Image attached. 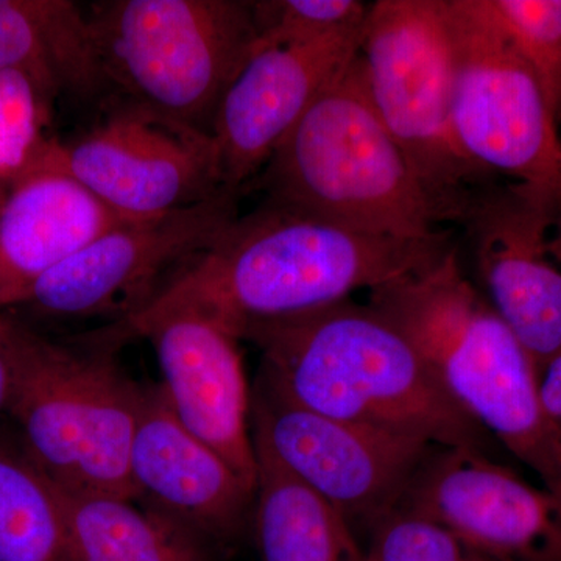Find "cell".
<instances>
[{"label": "cell", "instance_id": "ffe728a7", "mask_svg": "<svg viewBox=\"0 0 561 561\" xmlns=\"http://www.w3.org/2000/svg\"><path fill=\"white\" fill-rule=\"evenodd\" d=\"M61 490L80 561H213L201 534L139 502Z\"/></svg>", "mask_w": 561, "mask_h": 561}, {"label": "cell", "instance_id": "e0dca14e", "mask_svg": "<svg viewBox=\"0 0 561 561\" xmlns=\"http://www.w3.org/2000/svg\"><path fill=\"white\" fill-rule=\"evenodd\" d=\"M58 142L0 203V311L22 305L44 275L124 221L61 168Z\"/></svg>", "mask_w": 561, "mask_h": 561}, {"label": "cell", "instance_id": "30bf717a", "mask_svg": "<svg viewBox=\"0 0 561 561\" xmlns=\"http://www.w3.org/2000/svg\"><path fill=\"white\" fill-rule=\"evenodd\" d=\"M251 432L279 465L334 505L353 529L370 530L400 505L434 446L308 411L257 378Z\"/></svg>", "mask_w": 561, "mask_h": 561}, {"label": "cell", "instance_id": "277c9868", "mask_svg": "<svg viewBox=\"0 0 561 561\" xmlns=\"http://www.w3.org/2000/svg\"><path fill=\"white\" fill-rule=\"evenodd\" d=\"M257 179L265 198L371 234L430 239L453 224L379 117L360 55L309 106Z\"/></svg>", "mask_w": 561, "mask_h": 561}, {"label": "cell", "instance_id": "6da1fadb", "mask_svg": "<svg viewBox=\"0 0 561 561\" xmlns=\"http://www.w3.org/2000/svg\"><path fill=\"white\" fill-rule=\"evenodd\" d=\"M454 249L448 231L430 239L371 234L265 198L236 217L144 308L119 321L192 312L241 339L251 324L316 311L354 291L430 271Z\"/></svg>", "mask_w": 561, "mask_h": 561}, {"label": "cell", "instance_id": "cb8c5ba5", "mask_svg": "<svg viewBox=\"0 0 561 561\" xmlns=\"http://www.w3.org/2000/svg\"><path fill=\"white\" fill-rule=\"evenodd\" d=\"M370 5L359 0H262L251 2L253 54L305 46L364 24Z\"/></svg>", "mask_w": 561, "mask_h": 561}, {"label": "cell", "instance_id": "8fae6325", "mask_svg": "<svg viewBox=\"0 0 561 561\" xmlns=\"http://www.w3.org/2000/svg\"><path fill=\"white\" fill-rule=\"evenodd\" d=\"M460 225L483 295L540 371L561 351L560 192L496 176Z\"/></svg>", "mask_w": 561, "mask_h": 561}, {"label": "cell", "instance_id": "4316f807", "mask_svg": "<svg viewBox=\"0 0 561 561\" xmlns=\"http://www.w3.org/2000/svg\"><path fill=\"white\" fill-rule=\"evenodd\" d=\"M11 389L9 316L0 311V416L7 415Z\"/></svg>", "mask_w": 561, "mask_h": 561}, {"label": "cell", "instance_id": "9a60e30c", "mask_svg": "<svg viewBox=\"0 0 561 561\" xmlns=\"http://www.w3.org/2000/svg\"><path fill=\"white\" fill-rule=\"evenodd\" d=\"M364 24L305 46L251 55L210 128L228 191L239 195L260 175L309 106L359 55Z\"/></svg>", "mask_w": 561, "mask_h": 561}, {"label": "cell", "instance_id": "7402d4cb", "mask_svg": "<svg viewBox=\"0 0 561 561\" xmlns=\"http://www.w3.org/2000/svg\"><path fill=\"white\" fill-rule=\"evenodd\" d=\"M54 91L21 69L0 72V203L25 175L49 160Z\"/></svg>", "mask_w": 561, "mask_h": 561}, {"label": "cell", "instance_id": "52a82bcc", "mask_svg": "<svg viewBox=\"0 0 561 561\" xmlns=\"http://www.w3.org/2000/svg\"><path fill=\"white\" fill-rule=\"evenodd\" d=\"M360 60L373 105L453 224L496 179L461 149L453 119L454 58L446 0L370 3Z\"/></svg>", "mask_w": 561, "mask_h": 561}, {"label": "cell", "instance_id": "7a4b0ae2", "mask_svg": "<svg viewBox=\"0 0 561 561\" xmlns=\"http://www.w3.org/2000/svg\"><path fill=\"white\" fill-rule=\"evenodd\" d=\"M260 378L308 411L443 448L485 451L489 434L442 389L415 346L378 309L343 300L247 328Z\"/></svg>", "mask_w": 561, "mask_h": 561}, {"label": "cell", "instance_id": "4fadbf2b", "mask_svg": "<svg viewBox=\"0 0 561 561\" xmlns=\"http://www.w3.org/2000/svg\"><path fill=\"white\" fill-rule=\"evenodd\" d=\"M398 507L496 561H561V497L482 449L434 446Z\"/></svg>", "mask_w": 561, "mask_h": 561}, {"label": "cell", "instance_id": "603a6c76", "mask_svg": "<svg viewBox=\"0 0 561 561\" xmlns=\"http://www.w3.org/2000/svg\"><path fill=\"white\" fill-rule=\"evenodd\" d=\"M561 121V0H485Z\"/></svg>", "mask_w": 561, "mask_h": 561}, {"label": "cell", "instance_id": "d6986e66", "mask_svg": "<svg viewBox=\"0 0 561 561\" xmlns=\"http://www.w3.org/2000/svg\"><path fill=\"white\" fill-rule=\"evenodd\" d=\"M32 73L55 94H95L103 83L87 13L65 0H0V72Z\"/></svg>", "mask_w": 561, "mask_h": 561}, {"label": "cell", "instance_id": "ac0fdd59", "mask_svg": "<svg viewBox=\"0 0 561 561\" xmlns=\"http://www.w3.org/2000/svg\"><path fill=\"white\" fill-rule=\"evenodd\" d=\"M254 443V541L261 561H367L364 545L334 505Z\"/></svg>", "mask_w": 561, "mask_h": 561}, {"label": "cell", "instance_id": "44dd1931", "mask_svg": "<svg viewBox=\"0 0 561 561\" xmlns=\"http://www.w3.org/2000/svg\"><path fill=\"white\" fill-rule=\"evenodd\" d=\"M0 561H80L60 486L0 431Z\"/></svg>", "mask_w": 561, "mask_h": 561}, {"label": "cell", "instance_id": "3957f363", "mask_svg": "<svg viewBox=\"0 0 561 561\" xmlns=\"http://www.w3.org/2000/svg\"><path fill=\"white\" fill-rule=\"evenodd\" d=\"M368 305L409 339L461 411L561 497V445L542 408L537 365L461 272L459 251L371 290Z\"/></svg>", "mask_w": 561, "mask_h": 561}, {"label": "cell", "instance_id": "7c38bea8", "mask_svg": "<svg viewBox=\"0 0 561 561\" xmlns=\"http://www.w3.org/2000/svg\"><path fill=\"white\" fill-rule=\"evenodd\" d=\"M236 217L238 195L224 194L153 219L121 221L44 275L22 305L66 319H127Z\"/></svg>", "mask_w": 561, "mask_h": 561}, {"label": "cell", "instance_id": "5bb4252c", "mask_svg": "<svg viewBox=\"0 0 561 561\" xmlns=\"http://www.w3.org/2000/svg\"><path fill=\"white\" fill-rule=\"evenodd\" d=\"M116 346L146 339L161 373L160 389L175 419L256 489L251 389L241 339L192 312L116 321L99 331Z\"/></svg>", "mask_w": 561, "mask_h": 561}, {"label": "cell", "instance_id": "8992f818", "mask_svg": "<svg viewBox=\"0 0 561 561\" xmlns=\"http://www.w3.org/2000/svg\"><path fill=\"white\" fill-rule=\"evenodd\" d=\"M87 21L106 87L208 135L256 39L241 0H113Z\"/></svg>", "mask_w": 561, "mask_h": 561}, {"label": "cell", "instance_id": "2e32d148", "mask_svg": "<svg viewBox=\"0 0 561 561\" xmlns=\"http://www.w3.org/2000/svg\"><path fill=\"white\" fill-rule=\"evenodd\" d=\"M135 501L225 548L241 538L254 490L219 454L181 426L160 386L146 387L130 451Z\"/></svg>", "mask_w": 561, "mask_h": 561}, {"label": "cell", "instance_id": "d4e9b609", "mask_svg": "<svg viewBox=\"0 0 561 561\" xmlns=\"http://www.w3.org/2000/svg\"><path fill=\"white\" fill-rule=\"evenodd\" d=\"M367 561H486L451 531L408 508L387 513L368 530Z\"/></svg>", "mask_w": 561, "mask_h": 561}, {"label": "cell", "instance_id": "9c48e42d", "mask_svg": "<svg viewBox=\"0 0 561 561\" xmlns=\"http://www.w3.org/2000/svg\"><path fill=\"white\" fill-rule=\"evenodd\" d=\"M57 158L124 220L153 219L232 194L213 136L127 101L79 138L58 142Z\"/></svg>", "mask_w": 561, "mask_h": 561}, {"label": "cell", "instance_id": "5b68a950", "mask_svg": "<svg viewBox=\"0 0 561 561\" xmlns=\"http://www.w3.org/2000/svg\"><path fill=\"white\" fill-rule=\"evenodd\" d=\"M11 389L7 416L25 451L62 490L135 501L130 451L146 387L92 332L50 341L9 316Z\"/></svg>", "mask_w": 561, "mask_h": 561}, {"label": "cell", "instance_id": "484cf974", "mask_svg": "<svg viewBox=\"0 0 561 561\" xmlns=\"http://www.w3.org/2000/svg\"><path fill=\"white\" fill-rule=\"evenodd\" d=\"M538 373L542 408L561 445V351L548 364L542 365Z\"/></svg>", "mask_w": 561, "mask_h": 561}, {"label": "cell", "instance_id": "83f0119b", "mask_svg": "<svg viewBox=\"0 0 561 561\" xmlns=\"http://www.w3.org/2000/svg\"><path fill=\"white\" fill-rule=\"evenodd\" d=\"M486 561H496V560H493V559H490V557H486Z\"/></svg>", "mask_w": 561, "mask_h": 561}, {"label": "cell", "instance_id": "ba28073f", "mask_svg": "<svg viewBox=\"0 0 561 561\" xmlns=\"http://www.w3.org/2000/svg\"><path fill=\"white\" fill-rule=\"evenodd\" d=\"M446 14L461 149L493 175L561 194L559 122L534 72L485 0H446Z\"/></svg>", "mask_w": 561, "mask_h": 561}]
</instances>
